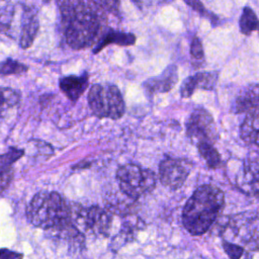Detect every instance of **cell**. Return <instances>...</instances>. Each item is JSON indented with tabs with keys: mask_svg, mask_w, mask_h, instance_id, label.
Segmentation results:
<instances>
[{
	"mask_svg": "<svg viewBox=\"0 0 259 259\" xmlns=\"http://www.w3.org/2000/svg\"><path fill=\"white\" fill-rule=\"evenodd\" d=\"M68 45L75 50L90 47L101 28V18L85 0H57Z\"/></svg>",
	"mask_w": 259,
	"mask_h": 259,
	"instance_id": "6da1fadb",
	"label": "cell"
},
{
	"mask_svg": "<svg viewBox=\"0 0 259 259\" xmlns=\"http://www.w3.org/2000/svg\"><path fill=\"white\" fill-rule=\"evenodd\" d=\"M188 6H190L193 10L197 11L200 14L205 13V8L200 0H183Z\"/></svg>",
	"mask_w": 259,
	"mask_h": 259,
	"instance_id": "83f0119b",
	"label": "cell"
},
{
	"mask_svg": "<svg viewBox=\"0 0 259 259\" xmlns=\"http://www.w3.org/2000/svg\"><path fill=\"white\" fill-rule=\"evenodd\" d=\"M240 135L245 143L259 148V107L247 112L240 127Z\"/></svg>",
	"mask_w": 259,
	"mask_h": 259,
	"instance_id": "4fadbf2b",
	"label": "cell"
},
{
	"mask_svg": "<svg viewBox=\"0 0 259 259\" xmlns=\"http://www.w3.org/2000/svg\"><path fill=\"white\" fill-rule=\"evenodd\" d=\"M219 72H198L185 78L180 86V94L183 98H189L196 89L212 90L218 82Z\"/></svg>",
	"mask_w": 259,
	"mask_h": 259,
	"instance_id": "8fae6325",
	"label": "cell"
},
{
	"mask_svg": "<svg viewBox=\"0 0 259 259\" xmlns=\"http://www.w3.org/2000/svg\"><path fill=\"white\" fill-rule=\"evenodd\" d=\"M225 205V194L212 184L199 186L186 201L182 210L184 228L192 236L204 234L218 220Z\"/></svg>",
	"mask_w": 259,
	"mask_h": 259,
	"instance_id": "7a4b0ae2",
	"label": "cell"
},
{
	"mask_svg": "<svg viewBox=\"0 0 259 259\" xmlns=\"http://www.w3.org/2000/svg\"><path fill=\"white\" fill-rule=\"evenodd\" d=\"M44 1V3H49V2H51V0H42Z\"/></svg>",
	"mask_w": 259,
	"mask_h": 259,
	"instance_id": "f1b7e54d",
	"label": "cell"
},
{
	"mask_svg": "<svg viewBox=\"0 0 259 259\" xmlns=\"http://www.w3.org/2000/svg\"><path fill=\"white\" fill-rule=\"evenodd\" d=\"M79 218L82 220L84 227L89 229L95 235L107 236L111 227V217L109 213L98 205H92L80 211Z\"/></svg>",
	"mask_w": 259,
	"mask_h": 259,
	"instance_id": "30bf717a",
	"label": "cell"
},
{
	"mask_svg": "<svg viewBox=\"0 0 259 259\" xmlns=\"http://www.w3.org/2000/svg\"><path fill=\"white\" fill-rule=\"evenodd\" d=\"M38 30V20L36 16H29L26 21L24 22L21 30V36H20V47L22 49L29 48Z\"/></svg>",
	"mask_w": 259,
	"mask_h": 259,
	"instance_id": "e0dca14e",
	"label": "cell"
},
{
	"mask_svg": "<svg viewBox=\"0 0 259 259\" xmlns=\"http://www.w3.org/2000/svg\"><path fill=\"white\" fill-rule=\"evenodd\" d=\"M223 248L230 259H240L245 250L242 246L227 240L223 241Z\"/></svg>",
	"mask_w": 259,
	"mask_h": 259,
	"instance_id": "cb8c5ba5",
	"label": "cell"
},
{
	"mask_svg": "<svg viewBox=\"0 0 259 259\" xmlns=\"http://www.w3.org/2000/svg\"><path fill=\"white\" fill-rule=\"evenodd\" d=\"M259 107V84L244 88L235 100L234 110L236 113L248 112Z\"/></svg>",
	"mask_w": 259,
	"mask_h": 259,
	"instance_id": "9a60e30c",
	"label": "cell"
},
{
	"mask_svg": "<svg viewBox=\"0 0 259 259\" xmlns=\"http://www.w3.org/2000/svg\"><path fill=\"white\" fill-rule=\"evenodd\" d=\"M224 235L227 241L242 246L249 251L259 250V215L253 211H243L228 218Z\"/></svg>",
	"mask_w": 259,
	"mask_h": 259,
	"instance_id": "277c9868",
	"label": "cell"
},
{
	"mask_svg": "<svg viewBox=\"0 0 259 259\" xmlns=\"http://www.w3.org/2000/svg\"><path fill=\"white\" fill-rule=\"evenodd\" d=\"M13 178V171L11 169L0 171V193H2L10 184Z\"/></svg>",
	"mask_w": 259,
	"mask_h": 259,
	"instance_id": "484cf974",
	"label": "cell"
},
{
	"mask_svg": "<svg viewBox=\"0 0 259 259\" xmlns=\"http://www.w3.org/2000/svg\"><path fill=\"white\" fill-rule=\"evenodd\" d=\"M193 168V163L185 158H164L159 166V178L161 183L172 189L180 188Z\"/></svg>",
	"mask_w": 259,
	"mask_h": 259,
	"instance_id": "ba28073f",
	"label": "cell"
},
{
	"mask_svg": "<svg viewBox=\"0 0 259 259\" xmlns=\"http://www.w3.org/2000/svg\"><path fill=\"white\" fill-rule=\"evenodd\" d=\"M186 136L197 146L201 143L214 144L218 140V130L212 115L204 108H195L185 121Z\"/></svg>",
	"mask_w": 259,
	"mask_h": 259,
	"instance_id": "52a82bcc",
	"label": "cell"
},
{
	"mask_svg": "<svg viewBox=\"0 0 259 259\" xmlns=\"http://www.w3.org/2000/svg\"><path fill=\"white\" fill-rule=\"evenodd\" d=\"M28 70L27 66L21 64L15 60L7 59L0 64V74L1 75H12V74H21Z\"/></svg>",
	"mask_w": 259,
	"mask_h": 259,
	"instance_id": "7402d4cb",
	"label": "cell"
},
{
	"mask_svg": "<svg viewBox=\"0 0 259 259\" xmlns=\"http://www.w3.org/2000/svg\"><path fill=\"white\" fill-rule=\"evenodd\" d=\"M177 80V67L175 65H171L167 67L159 76L148 79L143 86L148 94L153 95L155 93H164L170 91L176 84Z\"/></svg>",
	"mask_w": 259,
	"mask_h": 259,
	"instance_id": "7c38bea8",
	"label": "cell"
},
{
	"mask_svg": "<svg viewBox=\"0 0 259 259\" xmlns=\"http://www.w3.org/2000/svg\"><path fill=\"white\" fill-rule=\"evenodd\" d=\"M240 30L243 34L249 35L255 30H259V19L250 7H245L239 20Z\"/></svg>",
	"mask_w": 259,
	"mask_h": 259,
	"instance_id": "d6986e66",
	"label": "cell"
},
{
	"mask_svg": "<svg viewBox=\"0 0 259 259\" xmlns=\"http://www.w3.org/2000/svg\"><path fill=\"white\" fill-rule=\"evenodd\" d=\"M20 100V94L18 91L11 88H3L0 87V114L16 105Z\"/></svg>",
	"mask_w": 259,
	"mask_h": 259,
	"instance_id": "ffe728a7",
	"label": "cell"
},
{
	"mask_svg": "<svg viewBox=\"0 0 259 259\" xmlns=\"http://www.w3.org/2000/svg\"><path fill=\"white\" fill-rule=\"evenodd\" d=\"M26 214L30 223L40 229L58 231L73 225L74 210L70 203L55 191H40L30 200Z\"/></svg>",
	"mask_w": 259,
	"mask_h": 259,
	"instance_id": "3957f363",
	"label": "cell"
},
{
	"mask_svg": "<svg viewBox=\"0 0 259 259\" xmlns=\"http://www.w3.org/2000/svg\"><path fill=\"white\" fill-rule=\"evenodd\" d=\"M88 104L99 118H120L125 110L124 101L119 89L112 84H94L88 92Z\"/></svg>",
	"mask_w": 259,
	"mask_h": 259,
	"instance_id": "5b68a950",
	"label": "cell"
},
{
	"mask_svg": "<svg viewBox=\"0 0 259 259\" xmlns=\"http://www.w3.org/2000/svg\"><path fill=\"white\" fill-rule=\"evenodd\" d=\"M136 42V36L133 33H126L121 31H115L110 29L107 31L100 39V41L96 45V47L93 50L94 54H97L102 49H104L107 45L115 44L118 46H133Z\"/></svg>",
	"mask_w": 259,
	"mask_h": 259,
	"instance_id": "2e32d148",
	"label": "cell"
},
{
	"mask_svg": "<svg viewBox=\"0 0 259 259\" xmlns=\"http://www.w3.org/2000/svg\"><path fill=\"white\" fill-rule=\"evenodd\" d=\"M120 190L130 198L137 199L151 192L156 186L155 173L136 164H125L116 171Z\"/></svg>",
	"mask_w": 259,
	"mask_h": 259,
	"instance_id": "8992f818",
	"label": "cell"
},
{
	"mask_svg": "<svg viewBox=\"0 0 259 259\" xmlns=\"http://www.w3.org/2000/svg\"><path fill=\"white\" fill-rule=\"evenodd\" d=\"M236 186L244 193L259 197V156H248L237 174Z\"/></svg>",
	"mask_w": 259,
	"mask_h": 259,
	"instance_id": "9c48e42d",
	"label": "cell"
},
{
	"mask_svg": "<svg viewBox=\"0 0 259 259\" xmlns=\"http://www.w3.org/2000/svg\"><path fill=\"white\" fill-rule=\"evenodd\" d=\"M24 152L16 148H10L6 154L0 155V171L10 169V166L22 157Z\"/></svg>",
	"mask_w": 259,
	"mask_h": 259,
	"instance_id": "603a6c76",
	"label": "cell"
},
{
	"mask_svg": "<svg viewBox=\"0 0 259 259\" xmlns=\"http://www.w3.org/2000/svg\"><path fill=\"white\" fill-rule=\"evenodd\" d=\"M93 4H95L98 8L106 10L110 13L117 14L119 9V1L118 0H90Z\"/></svg>",
	"mask_w": 259,
	"mask_h": 259,
	"instance_id": "d4e9b609",
	"label": "cell"
},
{
	"mask_svg": "<svg viewBox=\"0 0 259 259\" xmlns=\"http://www.w3.org/2000/svg\"><path fill=\"white\" fill-rule=\"evenodd\" d=\"M23 258V254L6 249V248H2L0 249V259H22Z\"/></svg>",
	"mask_w": 259,
	"mask_h": 259,
	"instance_id": "4316f807",
	"label": "cell"
},
{
	"mask_svg": "<svg viewBox=\"0 0 259 259\" xmlns=\"http://www.w3.org/2000/svg\"><path fill=\"white\" fill-rule=\"evenodd\" d=\"M190 57L192 60V64L195 68H199L204 66V52L201 40L194 36L191 40L190 45Z\"/></svg>",
	"mask_w": 259,
	"mask_h": 259,
	"instance_id": "44dd1931",
	"label": "cell"
},
{
	"mask_svg": "<svg viewBox=\"0 0 259 259\" xmlns=\"http://www.w3.org/2000/svg\"><path fill=\"white\" fill-rule=\"evenodd\" d=\"M88 86V76H67L60 80V88L63 93L72 101H76L84 93Z\"/></svg>",
	"mask_w": 259,
	"mask_h": 259,
	"instance_id": "5bb4252c",
	"label": "cell"
},
{
	"mask_svg": "<svg viewBox=\"0 0 259 259\" xmlns=\"http://www.w3.org/2000/svg\"><path fill=\"white\" fill-rule=\"evenodd\" d=\"M196 147L200 157L203 159L207 167L211 169L220 167L222 163V158L220 153L218 152V150L214 148L212 144L201 143V144H198Z\"/></svg>",
	"mask_w": 259,
	"mask_h": 259,
	"instance_id": "ac0fdd59",
	"label": "cell"
}]
</instances>
